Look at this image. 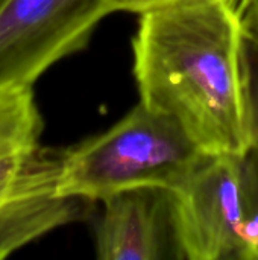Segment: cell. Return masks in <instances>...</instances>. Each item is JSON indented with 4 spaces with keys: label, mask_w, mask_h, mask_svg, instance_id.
I'll return each instance as SVG.
<instances>
[{
    "label": "cell",
    "mask_w": 258,
    "mask_h": 260,
    "mask_svg": "<svg viewBox=\"0 0 258 260\" xmlns=\"http://www.w3.org/2000/svg\"><path fill=\"white\" fill-rule=\"evenodd\" d=\"M138 15L132 66L140 102L173 120L204 154L243 155V12L231 0H176Z\"/></svg>",
    "instance_id": "cell-1"
},
{
    "label": "cell",
    "mask_w": 258,
    "mask_h": 260,
    "mask_svg": "<svg viewBox=\"0 0 258 260\" xmlns=\"http://www.w3.org/2000/svg\"><path fill=\"white\" fill-rule=\"evenodd\" d=\"M204 152L169 117L138 104L106 131L61 151L58 193L103 201L132 189H173Z\"/></svg>",
    "instance_id": "cell-2"
},
{
    "label": "cell",
    "mask_w": 258,
    "mask_h": 260,
    "mask_svg": "<svg viewBox=\"0 0 258 260\" xmlns=\"http://www.w3.org/2000/svg\"><path fill=\"white\" fill-rule=\"evenodd\" d=\"M166 193L175 257L242 259L251 219L243 155L204 154Z\"/></svg>",
    "instance_id": "cell-3"
},
{
    "label": "cell",
    "mask_w": 258,
    "mask_h": 260,
    "mask_svg": "<svg viewBox=\"0 0 258 260\" xmlns=\"http://www.w3.org/2000/svg\"><path fill=\"white\" fill-rule=\"evenodd\" d=\"M113 0H3L0 93L33 87L61 59L84 50Z\"/></svg>",
    "instance_id": "cell-4"
},
{
    "label": "cell",
    "mask_w": 258,
    "mask_h": 260,
    "mask_svg": "<svg viewBox=\"0 0 258 260\" xmlns=\"http://www.w3.org/2000/svg\"><path fill=\"white\" fill-rule=\"evenodd\" d=\"M61 151L41 146L0 201V259L84 219L93 203L58 193Z\"/></svg>",
    "instance_id": "cell-5"
},
{
    "label": "cell",
    "mask_w": 258,
    "mask_h": 260,
    "mask_svg": "<svg viewBox=\"0 0 258 260\" xmlns=\"http://www.w3.org/2000/svg\"><path fill=\"white\" fill-rule=\"evenodd\" d=\"M102 204L94 230L97 259L158 260L166 256L167 245H172L166 190H125Z\"/></svg>",
    "instance_id": "cell-6"
},
{
    "label": "cell",
    "mask_w": 258,
    "mask_h": 260,
    "mask_svg": "<svg viewBox=\"0 0 258 260\" xmlns=\"http://www.w3.org/2000/svg\"><path fill=\"white\" fill-rule=\"evenodd\" d=\"M44 120L33 87L0 93V201L43 146Z\"/></svg>",
    "instance_id": "cell-7"
},
{
    "label": "cell",
    "mask_w": 258,
    "mask_h": 260,
    "mask_svg": "<svg viewBox=\"0 0 258 260\" xmlns=\"http://www.w3.org/2000/svg\"><path fill=\"white\" fill-rule=\"evenodd\" d=\"M242 72L249 126V143L243 161L251 200V219L242 260H258V14L252 8L243 12Z\"/></svg>",
    "instance_id": "cell-8"
},
{
    "label": "cell",
    "mask_w": 258,
    "mask_h": 260,
    "mask_svg": "<svg viewBox=\"0 0 258 260\" xmlns=\"http://www.w3.org/2000/svg\"><path fill=\"white\" fill-rule=\"evenodd\" d=\"M176 0H113L114 11H128V12H141L144 9L166 5Z\"/></svg>",
    "instance_id": "cell-9"
},
{
    "label": "cell",
    "mask_w": 258,
    "mask_h": 260,
    "mask_svg": "<svg viewBox=\"0 0 258 260\" xmlns=\"http://www.w3.org/2000/svg\"><path fill=\"white\" fill-rule=\"evenodd\" d=\"M231 2H233V3H234V5L242 11V12H245V9H246V8H248L254 0H231Z\"/></svg>",
    "instance_id": "cell-10"
},
{
    "label": "cell",
    "mask_w": 258,
    "mask_h": 260,
    "mask_svg": "<svg viewBox=\"0 0 258 260\" xmlns=\"http://www.w3.org/2000/svg\"><path fill=\"white\" fill-rule=\"evenodd\" d=\"M248 8H252V9H254V11H255V12L258 14V0H254V2H252V3H251Z\"/></svg>",
    "instance_id": "cell-11"
},
{
    "label": "cell",
    "mask_w": 258,
    "mask_h": 260,
    "mask_svg": "<svg viewBox=\"0 0 258 260\" xmlns=\"http://www.w3.org/2000/svg\"><path fill=\"white\" fill-rule=\"evenodd\" d=\"M2 3H3V0H0V5H2Z\"/></svg>",
    "instance_id": "cell-12"
}]
</instances>
